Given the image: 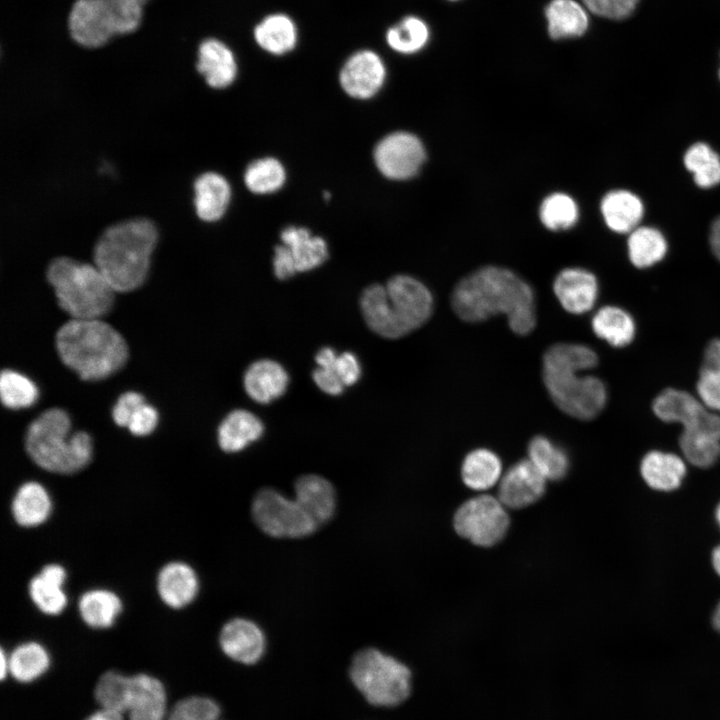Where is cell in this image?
<instances>
[{
  "mask_svg": "<svg viewBox=\"0 0 720 720\" xmlns=\"http://www.w3.org/2000/svg\"><path fill=\"white\" fill-rule=\"evenodd\" d=\"M451 303L457 316L467 322L505 314L509 327L519 335L530 333L536 325L532 287L505 267L487 265L471 272L455 286Z\"/></svg>",
  "mask_w": 720,
  "mask_h": 720,
  "instance_id": "cell-1",
  "label": "cell"
},
{
  "mask_svg": "<svg viewBox=\"0 0 720 720\" xmlns=\"http://www.w3.org/2000/svg\"><path fill=\"white\" fill-rule=\"evenodd\" d=\"M598 357L583 344L558 343L543 358V380L553 402L566 414L590 420L605 407L607 391L597 377L582 372L594 368Z\"/></svg>",
  "mask_w": 720,
  "mask_h": 720,
  "instance_id": "cell-2",
  "label": "cell"
},
{
  "mask_svg": "<svg viewBox=\"0 0 720 720\" xmlns=\"http://www.w3.org/2000/svg\"><path fill=\"white\" fill-rule=\"evenodd\" d=\"M368 327L387 339L401 338L422 326L431 316L433 297L416 278L399 274L385 285L372 284L360 297Z\"/></svg>",
  "mask_w": 720,
  "mask_h": 720,
  "instance_id": "cell-3",
  "label": "cell"
},
{
  "mask_svg": "<svg viewBox=\"0 0 720 720\" xmlns=\"http://www.w3.org/2000/svg\"><path fill=\"white\" fill-rule=\"evenodd\" d=\"M158 233L152 221L133 218L109 226L94 248V265L116 292H130L145 281Z\"/></svg>",
  "mask_w": 720,
  "mask_h": 720,
  "instance_id": "cell-4",
  "label": "cell"
},
{
  "mask_svg": "<svg viewBox=\"0 0 720 720\" xmlns=\"http://www.w3.org/2000/svg\"><path fill=\"white\" fill-rule=\"evenodd\" d=\"M62 362L85 381H97L126 363L128 347L122 335L100 319H71L56 334Z\"/></svg>",
  "mask_w": 720,
  "mask_h": 720,
  "instance_id": "cell-5",
  "label": "cell"
},
{
  "mask_svg": "<svg viewBox=\"0 0 720 720\" xmlns=\"http://www.w3.org/2000/svg\"><path fill=\"white\" fill-rule=\"evenodd\" d=\"M25 448L40 468L62 475L84 469L93 454L90 435L84 431L72 433L69 415L59 408L43 412L29 425Z\"/></svg>",
  "mask_w": 720,
  "mask_h": 720,
  "instance_id": "cell-6",
  "label": "cell"
},
{
  "mask_svg": "<svg viewBox=\"0 0 720 720\" xmlns=\"http://www.w3.org/2000/svg\"><path fill=\"white\" fill-rule=\"evenodd\" d=\"M47 280L72 319H99L112 308L116 291L95 265L58 257L48 266Z\"/></svg>",
  "mask_w": 720,
  "mask_h": 720,
  "instance_id": "cell-7",
  "label": "cell"
},
{
  "mask_svg": "<svg viewBox=\"0 0 720 720\" xmlns=\"http://www.w3.org/2000/svg\"><path fill=\"white\" fill-rule=\"evenodd\" d=\"M143 19L137 0H75L68 14V31L74 42L99 48L113 37L135 32Z\"/></svg>",
  "mask_w": 720,
  "mask_h": 720,
  "instance_id": "cell-8",
  "label": "cell"
},
{
  "mask_svg": "<svg viewBox=\"0 0 720 720\" xmlns=\"http://www.w3.org/2000/svg\"><path fill=\"white\" fill-rule=\"evenodd\" d=\"M349 674L359 692L375 706L398 705L410 693L409 669L376 648L358 651L352 659Z\"/></svg>",
  "mask_w": 720,
  "mask_h": 720,
  "instance_id": "cell-9",
  "label": "cell"
},
{
  "mask_svg": "<svg viewBox=\"0 0 720 720\" xmlns=\"http://www.w3.org/2000/svg\"><path fill=\"white\" fill-rule=\"evenodd\" d=\"M251 514L257 527L275 538H302L319 527L295 498L274 488H262L255 494Z\"/></svg>",
  "mask_w": 720,
  "mask_h": 720,
  "instance_id": "cell-10",
  "label": "cell"
},
{
  "mask_svg": "<svg viewBox=\"0 0 720 720\" xmlns=\"http://www.w3.org/2000/svg\"><path fill=\"white\" fill-rule=\"evenodd\" d=\"M509 522L505 506L491 495L469 499L459 507L454 516L456 532L483 547L498 543L507 532Z\"/></svg>",
  "mask_w": 720,
  "mask_h": 720,
  "instance_id": "cell-11",
  "label": "cell"
},
{
  "mask_svg": "<svg viewBox=\"0 0 720 720\" xmlns=\"http://www.w3.org/2000/svg\"><path fill=\"white\" fill-rule=\"evenodd\" d=\"M375 165L386 178L406 181L422 169L427 152L422 140L408 131H394L384 136L373 152Z\"/></svg>",
  "mask_w": 720,
  "mask_h": 720,
  "instance_id": "cell-12",
  "label": "cell"
},
{
  "mask_svg": "<svg viewBox=\"0 0 720 720\" xmlns=\"http://www.w3.org/2000/svg\"><path fill=\"white\" fill-rule=\"evenodd\" d=\"M652 408L662 421L682 424L683 431L708 434L720 440V415L688 392L666 389L654 399Z\"/></svg>",
  "mask_w": 720,
  "mask_h": 720,
  "instance_id": "cell-13",
  "label": "cell"
},
{
  "mask_svg": "<svg viewBox=\"0 0 720 720\" xmlns=\"http://www.w3.org/2000/svg\"><path fill=\"white\" fill-rule=\"evenodd\" d=\"M385 79V64L372 50H361L352 54L339 74V82L344 92L360 100L375 96L384 85Z\"/></svg>",
  "mask_w": 720,
  "mask_h": 720,
  "instance_id": "cell-14",
  "label": "cell"
},
{
  "mask_svg": "<svg viewBox=\"0 0 720 720\" xmlns=\"http://www.w3.org/2000/svg\"><path fill=\"white\" fill-rule=\"evenodd\" d=\"M546 478L529 459L510 467L502 476L498 499L507 508L519 509L536 502L545 492Z\"/></svg>",
  "mask_w": 720,
  "mask_h": 720,
  "instance_id": "cell-15",
  "label": "cell"
},
{
  "mask_svg": "<svg viewBox=\"0 0 720 720\" xmlns=\"http://www.w3.org/2000/svg\"><path fill=\"white\" fill-rule=\"evenodd\" d=\"M219 645L230 659L251 665L263 656L266 640L261 628L246 618H233L226 622L219 634Z\"/></svg>",
  "mask_w": 720,
  "mask_h": 720,
  "instance_id": "cell-16",
  "label": "cell"
},
{
  "mask_svg": "<svg viewBox=\"0 0 720 720\" xmlns=\"http://www.w3.org/2000/svg\"><path fill=\"white\" fill-rule=\"evenodd\" d=\"M598 290L594 274L580 267L561 270L553 282V291L558 301L567 312L573 314L591 310L597 300Z\"/></svg>",
  "mask_w": 720,
  "mask_h": 720,
  "instance_id": "cell-17",
  "label": "cell"
},
{
  "mask_svg": "<svg viewBox=\"0 0 720 720\" xmlns=\"http://www.w3.org/2000/svg\"><path fill=\"white\" fill-rule=\"evenodd\" d=\"M160 600L169 608L182 609L190 605L199 592V578L192 566L184 561H170L163 565L156 578Z\"/></svg>",
  "mask_w": 720,
  "mask_h": 720,
  "instance_id": "cell-18",
  "label": "cell"
},
{
  "mask_svg": "<svg viewBox=\"0 0 720 720\" xmlns=\"http://www.w3.org/2000/svg\"><path fill=\"white\" fill-rule=\"evenodd\" d=\"M67 572L58 563L44 565L28 583V594L34 606L47 616L60 615L67 607L64 589Z\"/></svg>",
  "mask_w": 720,
  "mask_h": 720,
  "instance_id": "cell-19",
  "label": "cell"
},
{
  "mask_svg": "<svg viewBox=\"0 0 720 720\" xmlns=\"http://www.w3.org/2000/svg\"><path fill=\"white\" fill-rule=\"evenodd\" d=\"M196 69L210 87L223 89L234 82L237 62L232 50L224 42L208 38L198 47Z\"/></svg>",
  "mask_w": 720,
  "mask_h": 720,
  "instance_id": "cell-20",
  "label": "cell"
},
{
  "mask_svg": "<svg viewBox=\"0 0 720 720\" xmlns=\"http://www.w3.org/2000/svg\"><path fill=\"white\" fill-rule=\"evenodd\" d=\"M289 376L278 362L261 359L253 362L245 371L243 385L247 395L260 404H267L282 396L288 386Z\"/></svg>",
  "mask_w": 720,
  "mask_h": 720,
  "instance_id": "cell-21",
  "label": "cell"
},
{
  "mask_svg": "<svg viewBox=\"0 0 720 720\" xmlns=\"http://www.w3.org/2000/svg\"><path fill=\"white\" fill-rule=\"evenodd\" d=\"M295 499L318 526L328 522L336 509V492L329 480L316 474L300 476L294 484Z\"/></svg>",
  "mask_w": 720,
  "mask_h": 720,
  "instance_id": "cell-22",
  "label": "cell"
},
{
  "mask_svg": "<svg viewBox=\"0 0 720 720\" xmlns=\"http://www.w3.org/2000/svg\"><path fill=\"white\" fill-rule=\"evenodd\" d=\"M10 508L16 524L23 528H35L49 519L53 502L44 485L37 481H27L15 491Z\"/></svg>",
  "mask_w": 720,
  "mask_h": 720,
  "instance_id": "cell-23",
  "label": "cell"
},
{
  "mask_svg": "<svg viewBox=\"0 0 720 720\" xmlns=\"http://www.w3.org/2000/svg\"><path fill=\"white\" fill-rule=\"evenodd\" d=\"M127 713L130 720H164L167 696L162 682L145 673L132 676V694Z\"/></svg>",
  "mask_w": 720,
  "mask_h": 720,
  "instance_id": "cell-24",
  "label": "cell"
},
{
  "mask_svg": "<svg viewBox=\"0 0 720 720\" xmlns=\"http://www.w3.org/2000/svg\"><path fill=\"white\" fill-rule=\"evenodd\" d=\"M547 31L554 40L583 36L589 27V11L576 0H551L545 7Z\"/></svg>",
  "mask_w": 720,
  "mask_h": 720,
  "instance_id": "cell-25",
  "label": "cell"
},
{
  "mask_svg": "<svg viewBox=\"0 0 720 720\" xmlns=\"http://www.w3.org/2000/svg\"><path fill=\"white\" fill-rule=\"evenodd\" d=\"M194 193L196 214L205 222H215L222 218L231 200L229 182L216 172L198 176L194 182Z\"/></svg>",
  "mask_w": 720,
  "mask_h": 720,
  "instance_id": "cell-26",
  "label": "cell"
},
{
  "mask_svg": "<svg viewBox=\"0 0 720 720\" xmlns=\"http://www.w3.org/2000/svg\"><path fill=\"white\" fill-rule=\"evenodd\" d=\"M684 460L676 454L653 450L648 452L640 464L644 482L652 489L670 492L680 487L685 475Z\"/></svg>",
  "mask_w": 720,
  "mask_h": 720,
  "instance_id": "cell-27",
  "label": "cell"
},
{
  "mask_svg": "<svg viewBox=\"0 0 720 720\" xmlns=\"http://www.w3.org/2000/svg\"><path fill=\"white\" fill-rule=\"evenodd\" d=\"M600 212L606 226L616 233H630L642 219L641 199L627 190L607 192L600 202Z\"/></svg>",
  "mask_w": 720,
  "mask_h": 720,
  "instance_id": "cell-28",
  "label": "cell"
},
{
  "mask_svg": "<svg viewBox=\"0 0 720 720\" xmlns=\"http://www.w3.org/2000/svg\"><path fill=\"white\" fill-rule=\"evenodd\" d=\"M280 238L292 256L297 272L313 270L328 258L326 241L305 227L288 226L281 231Z\"/></svg>",
  "mask_w": 720,
  "mask_h": 720,
  "instance_id": "cell-29",
  "label": "cell"
},
{
  "mask_svg": "<svg viewBox=\"0 0 720 720\" xmlns=\"http://www.w3.org/2000/svg\"><path fill=\"white\" fill-rule=\"evenodd\" d=\"M123 609L120 596L112 590L94 588L85 591L78 600L82 621L93 629L112 627Z\"/></svg>",
  "mask_w": 720,
  "mask_h": 720,
  "instance_id": "cell-30",
  "label": "cell"
},
{
  "mask_svg": "<svg viewBox=\"0 0 720 720\" xmlns=\"http://www.w3.org/2000/svg\"><path fill=\"white\" fill-rule=\"evenodd\" d=\"M263 431L264 426L256 415L244 409H236L221 422L218 444L224 452H239L259 439Z\"/></svg>",
  "mask_w": 720,
  "mask_h": 720,
  "instance_id": "cell-31",
  "label": "cell"
},
{
  "mask_svg": "<svg viewBox=\"0 0 720 720\" xmlns=\"http://www.w3.org/2000/svg\"><path fill=\"white\" fill-rule=\"evenodd\" d=\"M254 38L256 43L268 53L283 55L294 49L297 29L289 16L280 13L271 14L257 24Z\"/></svg>",
  "mask_w": 720,
  "mask_h": 720,
  "instance_id": "cell-32",
  "label": "cell"
},
{
  "mask_svg": "<svg viewBox=\"0 0 720 720\" xmlns=\"http://www.w3.org/2000/svg\"><path fill=\"white\" fill-rule=\"evenodd\" d=\"M8 673L22 683L40 678L48 670L51 658L45 646L37 641L17 645L8 655Z\"/></svg>",
  "mask_w": 720,
  "mask_h": 720,
  "instance_id": "cell-33",
  "label": "cell"
},
{
  "mask_svg": "<svg viewBox=\"0 0 720 720\" xmlns=\"http://www.w3.org/2000/svg\"><path fill=\"white\" fill-rule=\"evenodd\" d=\"M592 329L608 344L624 347L632 342L636 327L628 312L616 306H605L594 314Z\"/></svg>",
  "mask_w": 720,
  "mask_h": 720,
  "instance_id": "cell-34",
  "label": "cell"
},
{
  "mask_svg": "<svg viewBox=\"0 0 720 720\" xmlns=\"http://www.w3.org/2000/svg\"><path fill=\"white\" fill-rule=\"evenodd\" d=\"M502 463L492 451L479 448L471 451L464 459L461 475L466 486L474 490H486L500 479Z\"/></svg>",
  "mask_w": 720,
  "mask_h": 720,
  "instance_id": "cell-35",
  "label": "cell"
},
{
  "mask_svg": "<svg viewBox=\"0 0 720 720\" xmlns=\"http://www.w3.org/2000/svg\"><path fill=\"white\" fill-rule=\"evenodd\" d=\"M577 201L568 193L555 191L546 195L538 209L541 224L553 232L567 231L578 222Z\"/></svg>",
  "mask_w": 720,
  "mask_h": 720,
  "instance_id": "cell-36",
  "label": "cell"
},
{
  "mask_svg": "<svg viewBox=\"0 0 720 720\" xmlns=\"http://www.w3.org/2000/svg\"><path fill=\"white\" fill-rule=\"evenodd\" d=\"M628 256L638 268H647L661 261L667 251L663 234L653 227H637L627 241Z\"/></svg>",
  "mask_w": 720,
  "mask_h": 720,
  "instance_id": "cell-37",
  "label": "cell"
},
{
  "mask_svg": "<svg viewBox=\"0 0 720 720\" xmlns=\"http://www.w3.org/2000/svg\"><path fill=\"white\" fill-rule=\"evenodd\" d=\"M430 29L417 16H406L387 30L386 42L397 53L411 55L421 51L429 42Z\"/></svg>",
  "mask_w": 720,
  "mask_h": 720,
  "instance_id": "cell-38",
  "label": "cell"
},
{
  "mask_svg": "<svg viewBox=\"0 0 720 720\" xmlns=\"http://www.w3.org/2000/svg\"><path fill=\"white\" fill-rule=\"evenodd\" d=\"M286 171L282 163L273 157H264L251 162L244 172V183L254 194H271L282 188Z\"/></svg>",
  "mask_w": 720,
  "mask_h": 720,
  "instance_id": "cell-39",
  "label": "cell"
},
{
  "mask_svg": "<svg viewBox=\"0 0 720 720\" xmlns=\"http://www.w3.org/2000/svg\"><path fill=\"white\" fill-rule=\"evenodd\" d=\"M529 460L549 480L562 479L569 467L566 453L543 436L534 437L528 447Z\"/></svg>",
  "mask_w": 720,
  "mask_h": 720,
  "instance_id": "cell-40",
  "label": "cell"
},
{
  "mask_svg": "<svg viewBox=\"0 0 720 720\" xmlns=\"http://www.w3.org/2000/svg\"><path fill=\"white\" fill-rule=\"evenodd\" d=\"M132 694V676L118 671H107L98 680L95 698L101 708L124 713L127 712Z\"/></svg>",
  "mask_w": 720,
  "mask_h": 720,
  "instance_id": "cell-41",
  "label": "cell"
},
{
  "mask_svg": "<svg viewBox=\"0 0 720 720\" xmlns=\"http://www.w3.org/2000/svg\"><path fill=\"white\" fill-rule=\"evenodd\" d=\"M683 160L699 187L710 188L720 183V157L706 143L691 145Z\"/></svg>",
  "mask_w": 720,
  "mask_h": 720,
  "instance_id": "cell-42",
  "label": "cell"
},
{
  "mask_svg": "<svg viewBox=\"0 0 720 720\" xmlns=\"http://www.w3.org/2000/svg\"><path fill=\"white\" fill-rule=\"evenodd\" d=\"M38 388L25 375L4 370L0 377V396L3 405L10 409L32 406L38 399Z\"/></svg>",
  "mask_w": 720,
  "mask_h": 720,
  "instance_id": "cell-43",
  "label": "cell"
},
{
  "mask_svg": "<svg viewBox=\"0 0 720 720\" xmlns=\"http://www.w3.org/2000/svg\"><path fill=\"white\" fill-rule=\"evenodd\" d=\"M679 445L686 460L699 468L711 467L720 457V440L707 434L683 431Z\"/></svg>",
  "mask_w": 720,
  "mask_h": 720,
  "instance_id": "cell-44",
  "label": "cell"
},
{
  "mask_svg": "<svg viewBox=\"0 0 720 720\" xmlns=\"http://www.w3.org/2000/svg\"><path fill=\"white\" fill-rule=\"evenodd\" d=\"M216 701L205 696H191L180 700L169 713L168 720H221Z\"/></svg>",
  "mask_w": 720,
  "mask_h": 720,
  "instance_id": "cell-45",
  "label": "cell"
},
{
  "mask_svg": "<svg viewBox=\"0 0 720 720\" xmlns=\"http://www.w3.org/2000/svg\"><path fill=\"white\" fill-rule=\"evenodd\" d=\"M337 353L330 347H323L318 351L315 361L318 367L313 371V380L316 385L329 395H340L345 385L336 370Z\"/></svg>",
  "mask_w": 720,
  "mask_h": 720,
  "instance_id": "cell-46",
  "label": "cell"
},
{
  "mask_svg": "<svg viewBox=\"0 0 720 720\" xmlns=\"http://www.w3.org/2000/svg\"><path fill=\"white\" fill-rule=\"evenodd\" d=\"M640 0H581L587 10L599 17L623 20L636 9Z\"/></svg>",
  "mask_w": 720,
  "mask_h": 720,
  "instance_id": "cell-47",
  "label": "cell"
},
{
  "mask_svg": "<svg viewBox=\"0 0 720 720\" xmlns=\"http://www.w3.org/2000/svg\"><path fill=\"white\" fill-rule=\"evenodd\" d=\"M696 388L700 401L709 410L720 412V371L704 367Z\"/></svg>",
  "mask_w": 720,
  "mask_h": 720,
  "instance_id": "cell-48",
  "label": "cell"
},
{
  "mask_svg": "<svg viewBox=\"0 0 720 720\" xmlns=\"http://www.w3.org/2000/svg\"><path fill=\"white\" fill-rule=\"evenodd\" d=\"M145 403L144 397L137 392H125L117 400L112 410L114 422L121 427H128L135 411Z\"/></svg>",
  "mask_w": 720,
  "mask_h": 720,
  "instance_id": "cell-49",
  "label": "cell"
},
{
  "mask_svg": "<svg viewBox=\"0 0 720 720\" xmlns=\"http://www.w3.org/2000/svg\"><path fill=\"white\" fill-rule=\"evenodd\" d=\"M158 413L152 406L143 403L133 414L128 429L135 436H146L154 431Z\"/></svg>",
  "mask_w": 720,
  "mask_h": 720,
  "instance_id": "cell-50",
  "label": "cell"
},
{
  "mask_svg": "<svg viewBox=\"0 0 720 720\" xmlns=\"http://www.w3.org/2000/svg\"><path fill=\"white\" fill-rule=\"evenodd\" d=\"M337 373L345 386L355 384L361 375V368L357 357L351 352H344L336 359Z\"/></svg>",
  "mask_w": 720,
  "mask_h": 720,
  "instance_id": "cell-51",
  "label": "cell"
},
{
  "mask_svg": "<svg viewBox=\"0 0 720 720\" xmlns=\"http://www.w3.org/2000/svg\"><path fill=\"white\" fill-rule=\"evenodd\" d=\"M273 271L279 280L290 278L297 273L294 260L284 244L277 245L274 249Z\"/></svg>",
  "mask_w": 720,
  "mask_h": 720,
  "instance_id": "cell-52",
  "label": "cell"
},
{
  "mask_svg": "<svg viewBox=\"0 0 720 720\" xmlns=\"http://www.w3.org/2000/svg\"><path fill=\"white\" fill-rule=\"evenodd\" d=\"M704 367L720 371V339H714L707 345Z\"/></svg>",
  "mask_w": 720,
  "mask_h": 720,
  "instance_id": "cell-53",
  "label": "cell"
},
{
  "mask_svg": "<svg viewBox=\"0 0 720 720\" xmlns=\"http://www.w3.org/2000/svg\"><path fill=\"white\" fill-rule=\"evenodd\" d=\"M710 245L714 255L720 261V217L712 224L710 232Z\"/></svg>",
  "mask_w": 720,
  "mask_h": 720,
  "instance_id": "cell-54",
  "label": "cell"
},
{
  "mask_svg": "<svg viewBox=\"0 0 720 720\" xmlns=\"http://www.w3.org/2000/svg\"><path fill=\"white\" fill-rule=\"evenodd\" d=\"M85 720H123L122 713L101 708Z\"/></svg>",
  "mask_w": 720,
  "mask_h": 720,
  "instance_id": "cell-55",
  "label": "cell"
},
{
  "mask_svg": "<svg viewBox=\"0 0 720 720\" xmlns=\"http://www.w3.org/2000/svg\"><path fill=\"white\" fill-rule=\"evenodd\" d=\"M711 561L715 572L720 576V545L713 549Z\"/></svg>",
  "mask_w": 720,
  "mask_h": 720,
  "instance_id": "cell-56",
  "label": "cell"
},
{
  "mask_svg": "<svg viewBox=\"0 0 720 720\" xmlns=\"http://www.w3.org/2000/svg\"><path fill=\"white\" fill-rule=\"evenodd\" d=\"M0 658H1V678L4 679L6 674L8 673L9 663H8V656L4 652L3 649H1Z\"/></svg>",
  "mask_w": 720,
  "mask_h": 720,
  "instance_id": "cell-57",
  "label": "cell"
},
{
  "mask_svg": "<svg viewBox=\"0 0 720 720\" xmlns=\"http://www.w3.org/2000/svg\"><path fill=\"white\" fill-rule=\"evenodd\" d=\"M712 624L714 628L720 632V602L717 604V606L714 609L713 615H712Z\"/></svg>",
  "mask_w": 720,
  "mask_h": 720,
  "instance_id": "cell-58",
  "label": "cell"
},
{
  "mask_svg": "<svg viewBox=\"0 0 720 720\" xmlns=\"http://www.w3.org/2000/svg\"><path fill=\"white\" fill-rule=\"evenodd\" d=\"M716 520L720 526V503L718 504L716 511H715Z\"/></svg>",
  "mask_w": 720,
  "mask_h": 720,
  "instance_id": "cell-59",
  "label": "cell"
},
{
  "mask_svg": "<svg viewBox=\"0 0 720 720\" xmlns=\"http://www.w3.org/2000/svg\"><path fill=\"white\" fill-rule=\"evenodd\" d=\"M137 1L144 5L148 0H137Z\"/></svg>",
  "mask_w": 720,
  "mask_h": 720,
  "instance_id": "cell-60",
  "label": "cell"
},
{
  "mask_svg": "<svg viewBox=\"0 0 720 720\" xmlns=\"http://www.w3.org/2000/svg\"><path fill=\"white\" fill-rule=\"evenodd\" d=\"M449 1H458V0H449Z\"/></svg>",
  "mask_w": 720,
  "mask_h": 720,
  "instance_id": "cell-61",
  "label": "cell"
},
{
  "mask_svg": "<svg viewBox=\"0 0 720 720\" xmlns=\"http://www.w3.org/2000/svg\"><path fill=\"white\" fill-rule=\"evenodd\" d=\"M719 77H720V70H719Z\"/></svg>",
  "mask_w": 720,
  "mask_h": 720,
  "instance_id": "cell-62",
  "label": "cell"
}]
</instances>
